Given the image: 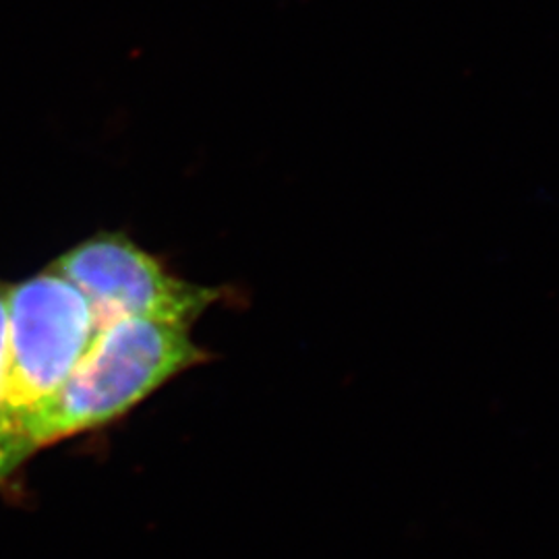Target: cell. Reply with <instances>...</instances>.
<instances>
[{
  "mask_svg": "<svg viewBox=\"0 0 559 559\" xmlns=\"http://www.w3.org/2000/svg\"><path fill=\"white\" fill-rule=\"evenodd\" d=\"M96 336L80 290L48 270L7 290V353L0 394V487L11 479L23 429L59 394Z\"/></svg>",
  "mask_w": 559,
  "mask_h": 559,
  "instance_id": "2",
  "label": "cell"
},
{
  "mask_svg": "<svg viewBox=\"0 0 559 559\" xmlns=\"http://www.w3.org/2000/svg\"><path fill=\"white\" fill-rule=\"evenodd\" d=\"M205 359L191 328L150 320L104 325L59 394L23 429L13 450V473L44 448L124 417Z\"/></svg>",
  "mask_w": 559,
  "mask_h": 559,
  "instance_id": "1",
  "label": "cell"
},
{
  "mask_svg": "<svg viewBox=\"0 0 559 559\" xmlns=\"http://www.w3.org/2000/svg\"><path fill=\"white\" fill-rule=\"evenodd\" d=\"M7 290L9 286L0 284V394H2V373H4V353H7Z\"/></svg>",
  "mask_w": 559,
  "mask_h": 559,
  "instance_id": "4",
  "label": "cell"
},
{
  "mask_svg": "<svg viewBox=\"0 0 559 559\" xmlns=\"http://www.w3.org/2000/svg\"><path fill=\"white\" fill-rule=\"evenodd\" d=\"M87 300L96 332L119 320L191 328L222 290L170 274L160 261L122 235L85 240L50 265Z\"/></svg>",
  "mask_w": 559,
  "mask_h": 559,
  "instance_id": "3",
  "label": "cell"
}]
</instances>
